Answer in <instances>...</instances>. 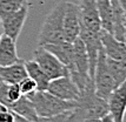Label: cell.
Segmentation results:
<instances>
[{"instance_id": "obj_15", "label": "cell", "mask_w": 126, "mask_h": 122, "mask_svg": "<svg viewBox=\"0 0 126 122\" xmlns=\"http://www.w3.org/2000/svg\"><path fill=\"white\" fill-rule=\"evenodd\" d=\"M24 61L25 60H19L8 66H0V79L7 83H18L26 78L27 73Z\"/></svg>"}, {"instance_id": "obj_8", "label": "cell", "mask_w": 126, "mask_h": 122, "mask_svg": "<svg viewBox=\"0 0 126 122\" xmlns=\"http://www.w3.org/2000/svg\"><path fill=\"white\" fill-rule=\"evenodd\" d=\"M79 38L82 40L85 45L86 53L88 58V67H90V76L93 80L94 68L98 60V54L100 48L103 47L101 40H100V32H92L87 28H85L82 25H80V33Z\"/></svg>"}, {"instance_id": "obj_3", "label": "cell", "mask_w": 126, "mask_h": 122, "mask_svg": "<svg viewBox=\"0 0 126 122\" xmlns=\"http://www.w3.org/2000/svg\"><path fill=\"white\" fill-rule=\"evenodd\" d=\"M76 111L82 120L86 119H101L109 114L107 100L95 94V90L81 94L77 100Z\"/></svg>"}, {"instance_id": "obj_11", "label": "cell", "mask_w": 126, "mask_h": 122, "mask_svg": "<svg viewBox=\"0 0 126 122\" xmlns=\"http://www.w3.org/2000/svg\"><path fill=\"white\" fill-rule=\"evenodd\" d=\"M78 6L82 26L92 32H100L101 21L95 0H80V4Z\"/></svg>"}, {"instance_id": "obj_26", "label": "cell", "mask_w": 126, "mask_h": 122, "mask_svg": "<svg viewBox=\"0 0 126 122\" xmlns=\"http://www.w3.org/2000/svg\"><path fill=\"white\" fill-rule=\"evenodd\" d=\"M12 111H13V110H12ZM13 114H14V121H13V122H31V121H28L27 119H25L24 116L19 115V114H16V111H13Z\"/></svg>"}, {"instance_id": "obj_6", "label": "cell", "mask_w": 126, "mask_h": 122, "mask_svg": "<svg viewBox=\"0 0 126 122\" xmlns=\"http://www.w3.org/2000/svg\"><path fill=\"white\" fill-rule=\"evenodd\" d=\"M28 8H30V5H28V2H26L18 11L0 15V20H1L2 27H4V34L8 35L10 38H12L16 41L18 40L22 28H24L25 21L27 19Z\"/></svg>"}, {"instance_id": "obj_24", "label": "cell", "mask_w": 126, "mask_h": 122, "mask_svg": "<svg viewBox=\"0 0 126 122\" xmlns=\"http://www.w3.org/2000/svg\"><path fill=\"white\" fill-rule=\"evenodd\" d=\"M7 100H8V108L12 106V103H14L16 100H19V98L21 96V92L19 88L18 83H7Z\"/></svg>"}, {"instance_id": "obj_31", "label": "cell", "mask_w": 126, "mask_h": 122, "mask_svg": "<svg viewBox=\"0 0 126 122\" xmlns=\"http://www.w3.org/2000/svg\"><path fill=\"white\" fill-rule=\"evenodd\" d=\"M0 81H2V80H1V79H0Z\"/></svg>"}, {"instance_id": "obj_4", "label": "cell", "mask_w": 126, "mask_h": 122, "mask_svg": "<svg viewBox=\"0 0 126 122\" xmlns=\"http://www.w3.org/2000/svg\"><path fill=\"white\" fill-rule=\"evenodd\" d=\"M93 82H94V90L95 94L99 95L100 98H103L105 100L109 99L111 92L115 88L114 81L112 79L107 62H106V55L103 49V47L100 48L98 54V60L95 63L93 74Z\"/></svg>"}, {"instance_id": "obj_29", "label": "cell", "mask_w": 126, "mask_h": 122, "mask_svg": "<svg viewBox=\"0 0 126 122\" xmlns=\"http://www.w3.org/2000/svg\"><path fill=\"white\" fill-rule=\"evenodd\" d=\"M4 34V27H2V24H1V20H0V38L2 37Z\"/></svg>"}, {"instance_id": "obj_27", "label": "cell", "mask_w": 126, "mask_h": 122, "mask_svg": "<svg viewBox=\"0 0 126 122\" xmlns=\"http://www.w3.org/2000/svg\"><path fill=\"white\" fill-rule=\"evenodd\" d=\"M121 5V8H123V13H124V26L126 28V0H119Z\"/></svg>"}, {"instance_id": "obj_28", "label": "cell", "mask_w": 126, "mask_h": 122, "mask_svg": "<svg viewBox=\"0 0 126 122\" xmlns=\"http://www.w3.org/2000/svg\"><path fill=\"white\" fill-rule=\"evenodd\" d=\"M99 122H114V121H113V119H112V116H111L110 114H106L105 116H103L100 119Z\"/></svg>"}, {"instance_id": "obj_17", "label": "cell", "mask_w": 126, "mask_h": 122, "mask_svg": "<svg viewBox=\"0 0 126 122\" xmlns=\"http://www.w3.org/2000/svg\"><path fill=\"white\" fill-rule=\"evenodd\" d=\"M24 65H25L27 75L31 79H33L37 83V90H46L51 80L47 78V75L40 68V66L34 60L24 61Z\"/></svg>"}, {"instance_id": "obj_10", "label": "cell", "mask_w": 126, "mask_h": 122, "mask_svg": "<svg viewBox=\"0 0 126 122\" xmlns=\"http://www.w3.org/2000/svg\"><path fill=\"white\" fill-rule=\"evenodd\" d=\"M109 114L114 122H124L126 114V80L118 85L107 99Z\"/></svg>"}, {"instance_id": "obj_2", "label": "cell", "mask_w": 126, "mask_h": 122, "mask_svg": "<svg viewBox=\"0 0 126 122\" xmlns=\"http://www.w3.org/2000/svg\"><path fill=\"white\" fill-rule=\"evenodd\" d=\"M66 1H61L53 7L49 14L45 18L41 29L38 35V46H44L49 44L64 42V29L63 20L65 14Z\"/></svg>"}, {"instance_id": "obj_1", "label": "cell", "mask_w": 126, "mask_h": 122, "mask_svg": "<svg viewBox=\"0 0 126 122\" xmlns=\"http://www.w3.org/2000/svg\"><path fill=\"white\" fill-rule=\"evenodd\" d=\"M26 96L32 101L37 115L40 117L54 116L77 107V101L61 100L47 90H35Z\"/></svg>"}, {"instance_id": "obj_16", "label": "cell", "mask_w": 126, "mask_h": 122, "mask_svg": "<svg viewBox=\"0 0 126 122\" xmlns=\"http://www.w3.org/2000/svg\"><path fill=\"white\" fill-rule=\"evenodd\" d=\"M112 2V34L115 39L125 41L126 28L124 26V13L119 0H111Z\"/></svg>"}, {"instance_id": "obj_7", "label": "cell", "mask_w": 126, "mask_h": 122, "mask_svg": "<svg viewBox=\"0 0 126 122\" xmlns=\"http://www.w3.org/2000/svg\"><path fill=\"white\" fill-rule=\"evenodd\" d=\"M80 25H81V21H80V14H79V6L74 2L66 1L65 14L63 20L65 41L72 44L79 38Z\"/></svg>"}, {"instance_id": "obj_23", "label": "cell", "mask_w": 126, "mask_h": 122, "mask_svg": "<svg viewBox=\"0 0 126 122\" xmlns=\"http://www.w3.org/2000/svg\"><path fill=\"white\" fill-rule=\"evenodd\" d=\"M18 85H19V88H20V92H21L22 95H28L37 90V83L28 75L22 79L21 81H19Z\"/></svg>"}, {"instance_id": "obj_12", "label": "cell", "mask_w": 126, "mask_h": 122, "mask_svg": "<svg viewBox=\"0 0 126 122\" xmlns=\"http://www.w3.org/2000/svg\"><path fill=\"white\" fill-rule=\"evenodd\" d=\"M100 40L103 49L107 58L114 60L126 61V44L125 41L115 39L112 33L100 29Z\"/></svg>"}, {"instance_id": "obj_14", "label": "cell", "mask_w": 126, "mask_h": 122, "mask_svg": "<svg viewBox=\"0 0 126 122\" xmlns=\"http://www.w3.org/2000/svg\"><path fill=\"white\" fill-rule=\"evenodd\" d=\"M44 48L51 52L53 55L60 61L61 63H64L68 69L73 65V42H59V44H49L44 45Z\"/></svg>"}, {"instance_id": "obj_9", "label": "cell", "mask_w": 126, "mask_h": 122, "mask_svg": "<svg viewBox=\"0 0 126 122\" xmlns=\"http://www.w3.org/2000/svg\"><path fill=\"white\" fill-rule=\"evenodd\" d=\"M46 90L65 101H77L80 98V92L70 75L51 80Z\"/></svg>"}, {"instance_id": "obj_30", "label": "cell", "mask_w": 126, "mask_h": 122, "mask_svg": "<svg viewBox=\"0 0 126 122\" xmlns=\"http://www.w3.org/2000/svg\"><path fill=\"white\" fill-rule=\"evenodd\" d=\"M125 44H126V32H125Z\"/></svg>"}, {"instance_id": "obj_25", "label": "cell", "mask_w": 126, "mask_h": 122, "mask_svg": "<svg viewBox=\"0 0 126 122\" xmlns=\"http://www.w3.org/2000/svg\"><path fill=\"white\" fill-rule=\"evenodd\" d=\"M14 121V114L13 111L7 108L6 110L0 111V122H13Z\"/></svg>"}, {"instance_id": "obj_20", "label": "cell", "mask_w": 126, "mask_h": 122, "mask_svg": "<svg viewBox=\"0 0 126 122\" xmlns=\"http://www.w3.org/2000/svg\"><path fill=\"white\" fill-rule=\"evenodd\" d=\"M106 62H107L109 71H110L115 87H117L118 85H120L121 82H124L126 80V61L114 60V59L106 56Z\"/></svg>"}, {"instance_id": "obj_18", "label": "cell", "mask_w": 126, "mask_h": 122, "mask_svg": "<svg viewBox=\"0 0 126 122\" xmlns=\"http://www.w3.org/2000/svg\"><path fill=\"white\" fill-rule=\"evenodd\" d=\"M10 109L16 111V114L24 116L25 119H27L28 121L31 122H34L38 119V115H37V111L34 109L32 101L30 100L26 95H21L19 98V100H16L14 103H12Z\"/></svg>"}, {"instance_id": "obj_21", "label": "cell", "mask_w": 126, "mask_h": 122, "mask_svg": "<svg viewBox=\"0 0 126 122\" xmlns=\"http://www.w3.org/2000/svg\"><path fill=\"white\" fill-rule=\"evenodd\" d=\"M81 117L79 116L76 109L72 110L64 111L61 114L54 115V116H47V117H40L38 116V119L34 122H82Z\"/></svg>"}, {"instance_id": "obj_5", "label": "cell", "mask_w": 126, "mask_h": 122, "mask_svg": "<svg viewBox=\"0 0 126 122\" xmlns=\"http://www.w3.org/2000/svg\"><path fill=\"white\" fill-rule=\"evenodd\" d=\"M33 60L40 66L49 80L68 75V68L43 46H38V48L34 50Z\"/></svg>"}, {"instance_id": "obj_19", "label": "cell", "mask_w": 126, "mask_h": 122, "mask_svg": "<svg viewBox=\"0 0 126 122\" xmlns=\"http://www.w3.org/2000/svg\"><path fill=\"white\" fill-rule=\"evenodd\" d=\"M99 17L101 21V29L112 33V2L111 0H95Z\"/></svg>"}, {"instance_id": "obj_13", "label": "cell", "mask_w": 126, "mask_h": 122, "mask_svg": "<svg viewBox=\"0 0 126 122\" xmlns=\"http://www.w3.org/2000/svg\"><path fill=\"white\" fill-rule=\"evenodd\" d=\"M16 52V41L8 35L2 34L0 38V66H8L19 61Z\"/></svg>"}, {"instance_id": "obj_22", "label": "cell", "mask_w": 126, "mask_h": 122, "mask_svg": "<svg viewBox=\"0 0 126 122\" xmlns=\"http://www.w3.org/2000/svg\"><path fill=\"white\" fill-rule=\"evenodd\" d=\"M26 2L27 0H0V15L18 11Z\"/></svg>"}]
</instances>
